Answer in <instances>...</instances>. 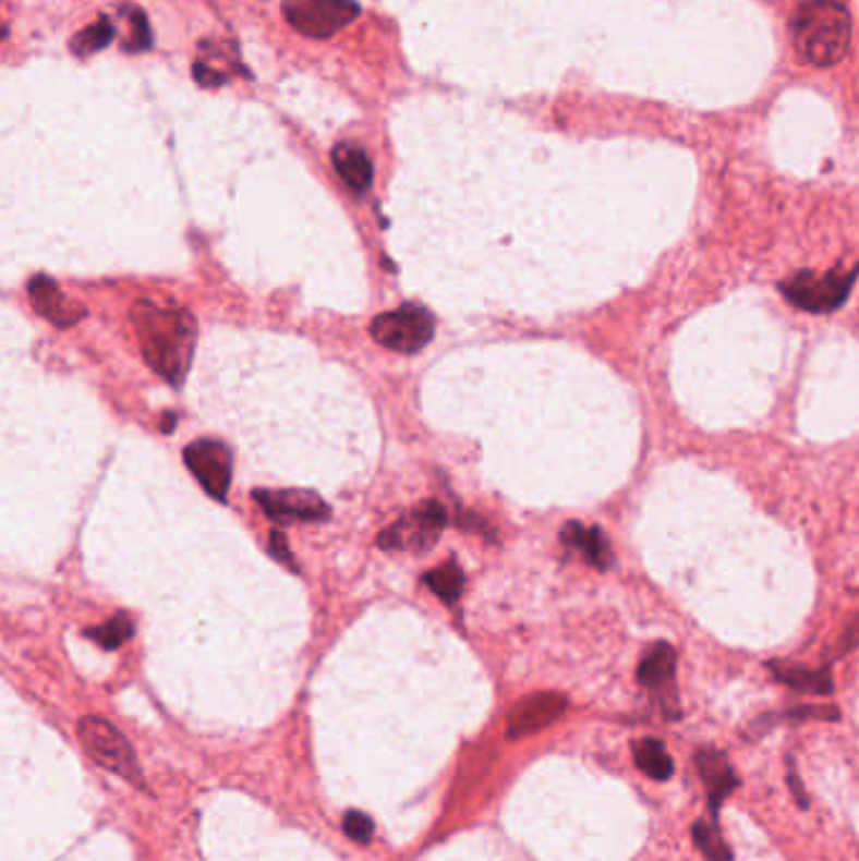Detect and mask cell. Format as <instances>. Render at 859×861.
Wrapping results in <instances>:
<instances>
[{
  "instance_id": "1",
  "label": "cell",
  "mask_w": 859,
  "mask_h": 861,
  "mask_svg": "<svg viewBox=\"0 0 859 861\" xmlns=\"http://www.w3.org/2000/svg\"><path fill=\"white\" fill-rule=\"evenodd\" d=\"M132 323L140 338L144 361L167 384L182 386L197 348V320L184 307H167L154 300H136Z\"/></svg>"
},
{
  "instance_id": "2",
  "label": "cell",
  "mask_w": 859,
  "mask_h": 861,
  "mask_svg": "<svg viewBox=\"0 0 859 861\" xmlns=\"http://www.w3.org/2000/svg\"><path fill=\"white\" fill-rule=\"evenodd\" d=\"M791 40L799 59L812 66H834L852 40V19L842 0H804L791 19Z\"/></svg>"
},
{
  "instance_id": "3",
  "label": "cell",
  "mask_w": 859,
  "mask_h": 861,
  "mask_svg": "<svg viewBox=\"0 0 859 861\" xmlns=\"http://www.w3.org/2000/svg\"><path fill=\"white\" fill-rule=\"evenodd\" d=\"M78 738L84 743L86 753L99 763L101 768H107L109 774L124 778L136 789H144V774L132 743L111 726L109 720L99 716H86L78 723Z\"/></svg>"
},
{
  "instance_id": "4",
  "label": "cell",
  "mask_w": 859,
  "mask_h": 861,
  "mask_svg": "<svg viewBox=\"0 0 859 861\" xmlns=\"http://www.w3.org/2000/svg\"><path fill=\"white\" fill-rule=\"evenodd\" d=\"M859 278V265L849 272L832 270L826 275H814L799 270L789 280L779 282L782 295L807 313H834L847 303L855 280Z\"/></svg>"
},
{
  "instance_id": "5",
  "label": "cell",
  "mask_w": 859,
  "mask_h": 861,
  "mask_svg": "<svg viewBox=\"0 0 859 861\" xmlns=\"http://www.w3.org/2000/svg\"><path fill=\"white\" fill-rule=\"evenodd\" d=\"M436 318L424 305L407 303L371 323V336L378 345L396 353H419L434 340Z\"/></svg>"
},
{
  "instance_id": "6",
  "label": "cell",
  "mask_w": 859,
  "mask_h": 861,
  "mask_svg": "<svg viewBox=\"0 0 859 861\" xmlns=\"http://www.w3.org/2000/svg\"><path fill=\"white\" fill-rule=\"evenodd\" d=\"M361 8L355 0H286L282 15L298 34L330 38L355 21Z\"/></svg>"
},
{
  "instance_id": "7",
  "label": "cell",
  "mask_w": 859,
  "mask_h": 861,
  "mask_svg": "<svg viewBox=\"0 0 859 861\" xmlns=\"http://www.w3.org/2000/svg\"><path fill=\"white\" fill-rule=\"evenodd\" d=\"M444 526H447V509L439 501H424L409 514L396 519L391 526H386L378 537V547L384 549H403V551H424L439 539Z\"/></svg>"
},
{
  "instance_id": "8",
  "label": "cell",
  "mask_w": 859,
  "mask_h": 861,
  "mask_svg": "<svg viewBox=\"0 0 859 861\" xmlns=\"http://www.w3.org/2000/svg\"><path fill=\"white\" fill-rule=\"evenodd\" d=\"M184 464L194 478L205 486V492L217 501L227 499L232 482V453L215 438H199L184 449Z\"/></svg>"
},
{
  "instance_id": "9",
  "label": "cell",
  "mask_w": 859,
  "mask_h": 861,
  "mask_svg": "<svg viewBox=\"0 0 859 861\" xmlns=\"http://www.w3.org/2000/svg\"><path fill=\"white\" fill-rule=\"evenodd\" d=\"M253 499L275 522H320L328 519L330 507L311 489H255Z\"/></svg>"
},
{
  "instance_id": "10",
  "label": "cell",
  "mask_w": 859,
  "mask_h": 861,
  "mask_svg": "<svg viewBox=\"0 0 859 861\" xmlns=\"http://www.w3.org/2000/svg\"><path fill=\"white\" fill-rule=\"evenodd\" d=\"M567 711V698L562 693H553V690H545V693H532L522 698L520 703L509 711L507 718V738H527L540 733L547 726L562 716Z\"/></svg>"
},
{
  "instance_id": "11",
  "label": "cell",
  "mask_w": 859,
  "mask_h": 861,
  "mask_svg": "<svg viewBox=\"0 0 859 861\" xmlns=\"http://www.w3.org/2000/svg\"><path fill=\"white\" fill-rule=\"evenodd\" d=\"M28 298L34 311L44 315L48 323H53L56 328H71L86 315V307L63 295L61 288L48 275H36L28 282Z\"/></svg>"
},
{
  "instance_id": "12",
  "label": "cell",
  "mask_w": 859,
  "mask_h": 861,
  "mask_svg": "<svg viewBox=\"0 0 859 861\" xmlns=\"http://www.w3.org/2000/svg\"><path fill=\"white\" fill-rule=\"evenodd\" d=\"M693 761H695V771H699L703 786H706L711 816L718 822L721 803L726 801L728 793L736 791V786H739V776H736L731 763H728L726 753H721L718 749H711V745H701V749L693 753Z\"/></svg>"
},
{
  "instance_id": "13",
  "label": "cell",
  "mask_w": 859,
  "mask_h": 861,
  "mask_svg": "<svg viewBox=\"0 0 859 861\" xmlns=\"http://www.w3.org/2000/svg\"><path fill=\"white\" fill-rule=\"evenodd\" d=\"M560 539L565 547L578 549L585 557L588 565H593L595 570H607L613 565V549L610 542L603 534L600 526H585L580 522H570L562 526Z\"/></svg>"
},
{
  "instance_id": "14",
  "label": "cell",
  "mask_w": 859,
  "mask_h": 861,
  "mask_svg": "<svg viewBox=\"0 0 859 861\" xmlns=\"http://www.w3.org/2000/svg\"><path fill=\"white\" fill-rule=\"evenodd\" d=\"M676 665H678V655L676 650H673V645L655 643L638 665V682L643 688L653 690V693L670 690L673 680H676Z\"/></svg>"
},
{
  "instance_id": "15",
  "label": "cell",
  "mask_w": 859,
  "mask_h": 861,
  "mask_svg": "<svg viewBox=\"0 0 859 861\" xmlns=\"http://www.w3.org/2000/svg\"><path fill=\"white\" fill-rule=\"evenodd\" d=\"M334 167L340 180L353 192H366L374 182V161L361 146L338 144L334 149Z\"/></svg>"
},
{
  "instance_id": "16",
  "label": "cell",
  "mask_w": 859,
  "mask_h": 861,
  "mask_svg": "<svg viewBox=\"0 0 859 861\" xmlns=\"http://www.w3.org/2000/svg\"><path fill=\"white\" fill-rule=\"evenodd\" d=\"M769 670L774 672L776 680H782L784 686H789L799 693H814V695H830L834 690L832 672L826 668H804V665L794 663H769Z\"/></svg>"
},
{
  "instance_id": "17",
  "label": "cell",
  "mask_w": 859,
  "mask_h": 861,
  "mask_svg": "<svg viewBox=\"0 0 859 861\" xmlns=\"http://www.w3.org/2000/svg\"><path fill=\"white\" fill-rule=\"evenodd\" d=\"M633 761L638 771H643L653 781H668L676 771V763L658 738H640L638 743H633Z\"/></svg>"
},
{
  "instance_id": "18",
  "label": "cell",
  "mask_w": 859,
  "mask_h": 861,
  "mask_svg": "<svg viewBox=\"0 0 859 861\" xmlns=\"http://www.w3.org/2000/svg\"><path fill=\"white\" fill-rule=\"evenodd\" d=\"M424 582L432 587V592L441 599V603L453 605L461 597V592H464L467 577L461 572V567L453 562V559H449V562L434 567V570L424 577Z\"/></svg>"
},
{
  "instance_id": "19",
  "label": "cell",
  "mask_w": 859,
  "mask_h": 861,
  "mask_svg": "<svg viewBox=\"0 0 859 861\" xmlns=\"http://www.w3.org/2000/svg\"><path fill=\"white\" fill-rule=\"evenodd\" d=\"M132 635H134V622H132V617L124 615V613L113 615L111 620L99 624V628L86 630V638L94 640V643L101 645L104 650H117V647L124 645Z\"/></svg>"
},
{
  "instance_id": "20",
  "label": "cell",
  "mask_w": 859,
  "mask_h": 861,
  "mask_svg": "<svg viewBox=\"0 0 859 861\" xmlns=\"http://www.w3.org/2000/svg\"><path fill=\"white\" fill-rule=\"evenodd\" d=\"M113 36H117V28H113V23L107 19V15H101L99 21L81 31V34H76V38L71 40V51L76 56H92L96 51H101V48H107Z\"/></svg>"
},
{
  "instance_id": "21",
  "label": "cell",
  "mask_w": 859,
  "mask_h": 861,
  "mask_svg": "<svg viewBox=\"0 0 859 861\" xmlns=\"http://www.w3.org/2000/svg\"><path fill=\"white\" fill-rule=\"evenodd\" d=\"M691 834H693L695 847L701 849V854L706 857L709 861H731L734 859L731 849H728V844H726L724 836H721L716 824L695 822L693 828H691Z\"/></svg>"
},
{
  "instance_id": "22",
  "label": "cell",
  "mask_w": 859,
  "mask_h": 861,
  "mask_svg": "<svg viewBox=\"0 0 859 861\" xmlns=\"http://www.w3.org/2000/svg\"><path fill=\"white\" fill-rule=\"evenodd\" d=\"M343 832L351 841L355 844H368L374 839V832H376V824L374 818L368 814H363V811H348L343 816Z\"/></svg>"
},
{
  "instance_id": "23",
  "label": "cell",
  "mask_w": 859,
  "mask_h": 861,
  "mask_svg": "<svg viewBox=\"0 0 859 861\" xmlns=\"http://www.w3.org/2000/svg\"><path fill=\"white\" fill-rule=\"evenodd\" d=\"M149 44H152V31L147 15L132 8V34H129L126 51H144V48H149Z\"/></svg>"
},
{
  "instance_id": "24",
  "label": "cell",
  "mask_w": 859,
  "mask_h": 861,
  "mask_svg": "<svg viewBox=\"0 0 859 861\" xmlns=\"http://www.w3.org/2000/svg\"><path fill=\"white\" fill-rule=\"evenodd\" d=\"M857 645H859V615L855 617L852 622H849V628L845 630V635L839 638V643L834 645V657L849 655Z\"/></svg>"
},
{
  "instance_id": "25",
  "label": "cell",
  "mask_w": 859,
  "mask_h": 861,
  "mask_svg": "<svg viewBox=\"0 0 859 861\" xmlns=\"http://www.w3.org/2000/svg\"><path fill=\"white\" fill-rule=\"evenodd\" d=\"M270 551H273L275 559H280V562H288L295 570L293 557H290V549H288V539H286V534H282L280 530H275L270 534Z\"/></svg>"
},
{
  "instance_id": "26",
  "label": "cell",
  "mask_w": 859,
  "mask_h": 861,
  "mask_svg": "<svg viewBox=\"0 0 859 861\" xmlns=\"http://www.w3.org/2000/svg\"><path fill=\"white\" fill-rule=\"evenodd\" d=\"M789 786H791V793L797 796V803L801 809H807L809 803H807V793H804V789H801V781H799V776L794 774V763L789 761Z\"/></svg>"
}]
</instances>
